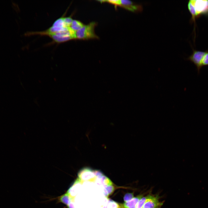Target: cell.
<instances>
[{
    "instance_id": "1",
    "label": "cell",
    "mask_w": 208,
    "mask_h": 208,
    "mask_svg": "<svg viewBox=\"0 0 208 208\" xmlns=\"http://www.w3.org/2000/svg\"><path fill=\"white\" fill-rule=\"evenodd\" d=\"M96 25V23L94 21L84 25L81 29L76 31V39L88 40L99 38V37L95 32V28Z\"/></svg>"
},
{
    "instance_id": "2",
    "label": "cell",
    "mask_w": 208,
    "mask_h": 208,
    "mask_svg": "<svg viewBox=\"0 0 208 208\" xmlns=\"http://www.w3.org/2000/svg\"><path fill=\"white\" fill-rule=\"evenodd\" d=\"M208 52L194 50L192 54L187 60L193 63L196 66L198 73H199L202 67V61L205 54Z\"/></svg>"
},
{
    "instance_id": "3",
    "label": "cell",
    "mask_w": 208,
    "mask_h": 208,
    "mask_svg": "<svg viewBox=\"0 0 208 208\" xmlns=\"http://www.w3.org/2000/svg\"><path fill=\"white\" fill-rule=\"evenodd\" d=\"M195 8L197 17L204 15L208 16V0H191Z\"/></svg>"
},
{
    "instance_id": "4",
    "label": "cell",
    "mask_w": 208,
    "mask_h": 208,
    "mask_svg": "<svg viewBox=\"0 0 208 208\" xmlns=\"http://www.w3.org/2000/svg\"><path fill=\"white\" fill-rule=\"evenodd\" d=\"M147 199L142 208H161L164 201L160 202L158 195H148Z\"/></svg>"
},
{
    "instance_id": "5",
    "label": "cell",
    "mask_w": 208,
    "mask_h": 208,
    "mask_svg": "<svg viewBox=\"0 0 208 208\" xmlns=\"http://www.w3.org/2000/svg\"><path fill=\"white\" fill-rule=\"evenodd\" d=\"M119 5L134 12H141L143 10L142 5L128 0H120Z\"/></svg>"
},
{
    "instance_id": "6",
    "label": "cell",
    "mask_w": 208,
    "mask_h": 208,
    "mask_svg": "<svg viewBox=\"0 0 208 208\" xmlns=\"http://www.w3.org/2000/svg\"><path fill=\"white\" fill-rule=\"evenodd\" d=\"M44 35L49 36L54 41L58 43L65 42L74 39L73 38L70 37L62 36L55 33L46 34Z\"/></svg>"
},
{
    "instance_id": "7",
    "label": "cell",
    "mask_w": 208,
    "mask_h": 208,
    "mask_svg": "<svg viewBox=\"0 0 208 208\" xmlns=\"http://www.w3.org/2000/svg\"><path fill=\"white\" fill-rule=\"evenodd\" d=\"M143 196V194L138 195L131 200L125 202L124 204V206L125 208H136L139 201Z\"/></svg>"
},
{
    "instance_id": "8",
    "label": "cell",
    "mask_w": 208,
    "mask_h": 208,
    "mask_svg": "<svg viewBox=\"0 0 208 208\" xmlns=\"http://www.w3.org/2000/svg\"><path fill=\"white\" fill-rule=\"evenodd\" d=\"M187 7L188 10L192 15V23L194 22V25H195L196 19L198 17L195 8L191 0L189 1L188 2Z\"/></svg>"
},
{
    "instance_id": "9",
    "label": "cell",
    "mask_w": 208,
    "mask_h": 208,
    "mask_svg": "<svg viewBox=\"0 0 208 208\" xmlns=\"http://www.w3.org/2000/svg\"><path fill=\"white\" fill-rule=\"evenodd\" d=\"M84 25L80 21L73 20L70 27L72 30L76 31L81 29Z\"/></svg>"
},
{
    "instance_id": "10",
    "label": "cell",
    "mask_w": 208,
    "mask_h": 208,
    "mask_svg": "<svg viewBox=\"0 0 208 208\" xmlns=\"http://www.w3.org/2000/svg\"><path fill=\"white\" fill-rule=\"evenodd\" d=\"M64 16L58 18L53 23L52 26L59 27H65L63 21Z\"/></svg>"
},
{
    "instance_id": "11",
    "label": "cell",
    "mask_w": 208,
    "mask_h": 208,
    "mask_svg": "<svg viewBox=\"0 0 208 208\" xmlns=\"http://www.w3.org/2000/svg\"><path fill=\"white\" fill-rule=\"evenodd\" d=\"M73 19L71 16L64 17L63 21L65 27H70Z\"/></svg>"
},
{
    "instance_id": "12",
    "label": "cell",
    "mask_w": 208,
    "mask_h": 208,
    "mask_svg": "<svg viewBox=\"0 0 208 208\" xmlns=\"http://www.w3.org/2000/svg\"><path fill=\"white\" fill-rule=\"evenodd\" d=\"M147 197V196L142 197L138 202L136 208H142V207L146 201Z\"/></svg>"
},
{
    "instance_id": "13",
    "label": "cell",
    "mask_w": 208,
    "mask_h": 208,
    "mask_svg": "<svg viewBox=\"0 0 208 208\" xmlns=\"http://www.w3.org/2000/svg\"><path fill=\"white\" fill-rule=\"evenodd\" d=\"M133 193H128L126 194L124 197V199L125 202L131 200L133 198Z\"/></svg>"
},
{
    "instance_id": "14",
    "label": "cell",
    "mask_w": 208,
    "mask_h": 208,
    "mask_svg": "<svg viewBox=\"0 0 208 208\" xmlns=\"http://www.w3.org/2000/svg\"><path fill=\"white\" fill-rule=\"evenodd\" d=\"M202 66H208V52L204 56L202 61Z\"/></svg>"
}]
</instances>
